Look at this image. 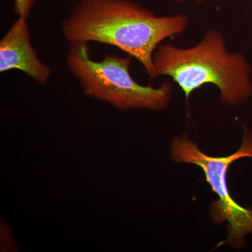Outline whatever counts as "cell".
<instances>
[{
  "label": "cell",
  "mask_w": 252,
  "mask_h": 252,
  "mask_svg": "<svg viewBox=\"0 0 252 252\" xmlns=\"http://www.w3.org/2000/svg\"><path fill=\"white\" fill-rule=\"evenodd\" d=\"M187 14L157 16L131 0H81L61 22L69 43L96 42L118 48L157 79L154 54L162 41L187 29Z\"/></svg>",
  "instance_id": "obj_1"
},
{
  "label": "cell",
  "mask_w": 252,
  "mask_h": 252,
  "mask_svg": "<svg viewBox=\"0 0 252 252\" xmlns=\"http://www.w3.org/2000/svg\"><path fill=\"white\" fill-rule=\"evenodd\" d=\"M170 1H176V2L184 3L186 1H195V2L200 3L203 1H207V0H170Z\"/></svg>",
  "instance_id": "obj_7"
},
{
  "label": "cell",
  "mask_w": 252,
  "mask_h": 252,
  "mask_svg": "<svg viewBox=\"0 0 252 252\" xmlns=\"http://www.w3.org/2000/svg\"><path fill=\"white\" fill-rule=\"evenodd\" d=\"M132 56L107 54L99 61L91 59L88 43H69L68 69L89 98L107 102L118 110L161 112L171 101L173 87L170 81L158 87L139 84L130 72Z\"/></svg>",
  "instance_id": "obj_3"
},
{
  "label": "cell",
  "mask_w": 252,
  "mask_h": 252,
  "mask_svg": "<svg viewBox=\"0 0 252 252\" xmlns=\"http://www.w3.org/2000/svg\"><path fill=\"white\" fill-rule=\"evenodd\" d=\"M243 130L241 147L228 157L207 155L185 134L175 137L170 144L172 160L193 164L203 170L207 183L219 198L212 204L210 217L218 224L228 222V238L222 244L228 243L235 250H242L245 245V235L252 233V208H245L233 200L226 182L232 162L241 158H252V133L247 126H243Z\"/></svg>",
  "instance_id": "obj_4"
},
{
  "label": "cell",
  "mask_w": 252,
  "mask_h": 252,
  "mask_svg": "<svg viewBox=\"0 0 252 252\" xmlns=\"http://www.w3.org/2000/svg\"><path fill=\"white\" fill-rule=\"evenodd\" d=\"M37 0H12L14 14L28 19Z\"/></svg>",
  "instance_id": "obj_6"
},
{
  "label": "cell",
  "mask_w": 252,
  "mask_h": 252,
  "mask_svg": "<svg viewBox=\"0 0 252 252\" xmlns=\"http://www.w3.org/2000/svg\"><path fill=\"white\" fill-rule=\"evenodd\" d=\"M157 77L171 78L188 99L206 84L218 88L222 103L233 107L252 95V67L243 54L231 52L221 32L210 28L194 46L162 43L154 54Z\"/></svg>",
  "instance_id": "obj_2"
},
{
  "label": "cell",
  "mask_w": 252,
  "mask_h": 252,
  "mask_svg": "<svg viewBox=\"0 0 252 252\" xmlns=\"http://www.w3.org/2000/svg\"><path fill=\"white\" fill-rule=\"evenodd\" d=\"M11 70L21 71L41 86L52 74L32 45L28 19L23 17H18L0 40V72Z\"/></svg>",
  "instance_id": "obj_5"
}]
</instances>
